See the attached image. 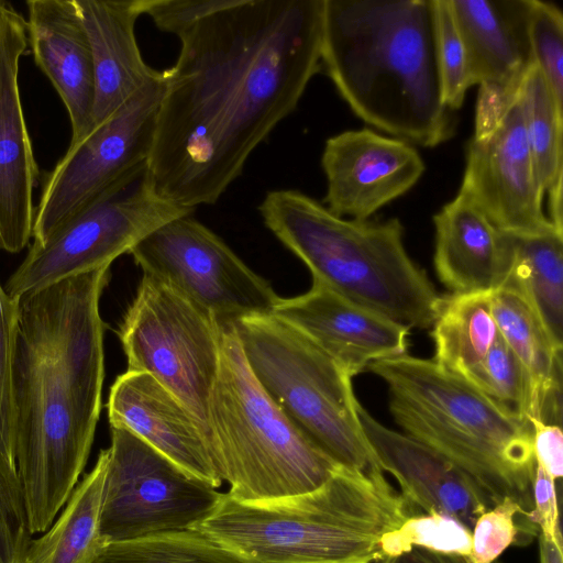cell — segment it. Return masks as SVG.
Segmentation results:
<instances>
[{"label": "cell", "mask_w": 563, "mask_h": 563, "mask_svg": "<svg viewBox=\"0 0 563 563\" xmlns=\"http://www.w3.org/2000/svg\"><path fill=\"white\" fill-rule=\"evenodd\" d=\"M128 371L152 375L198 422L210 453L209 400L220 361V325L208 311L143 274L119 327Z\"/></svg>", "instance_id": "obj_10"}, {"label": "cell", "mask_w": 563, "mask_h": 563, "mask_svg": "<svg viewBox=\"0 0 563 563\" xmlns=\"http://www.w3.org/2000/svg\"><path fill=\"white\" fill-rule=\"evenodd\" d=\"M195 210L161 198L144 162L109 185L44 241L33 242L3 287L19 301L68 277L111 265L161 225Z\"/></svg>", "instance_id": "obj_9"}, {"label": "cell", "mask_w": 563, "mask_h": 563, "mask_svg": "<svg viewBox=\"0 0 563 563\" xmlns=\"http://www.w3.org/2000/svg\"><path fill=\"white\" fill-rule=\"evenodd\" d=\"M233 0H144V14L157 29L178 36L195 22L221 10Z\"/></svg>", "instance_id": "obj_37"}, {"label": "cell", "mask_w": 563, "mask_h": 563, "mask_svg": "<svg viewBox=\"0 0 563 563\" xmlns=\"http://www.w3.org/2000/svg\"><path fill=\"white\" fill-rule=\"evenodd\" d=\"M459 192L509 235L558 231L543 211L520 90L488 132L470 140Z\"/></svg>", "instance_id": "obj_14"}, {"label": "cell", "mask_w": 563, "mask_h": 563, "mask_svg": "<svg viewBox=\"0 0 563 563\" xmlns=\"http://www.w3.org/2000/svg\"><path fill=\"white\" fill-rule=\"evenodd\" d=\"M95 563H245L194 530L106 543Z\"/></svg>", "instance_id": "obj_29"}, {"label": "cell", "mask_w": 563, "mask_h": 563, "mask_svg": "<svg viewBox=\"0 0 563 563\" xmlns=\"http://www.w3.org/2000/svg\"><path fill=\"white\" fill-rule=\"evenodd\" d=\"M233 324L254 378L309 441L341 466L384 474L358 420L352 377L328 353L274 313Z\"/></svg>", "instance_id": "obj_8"}, {"label": "cell", "mask_w": 563, "mask_h": 563, "mask_svg": "<svg viewBox=\"0 0 563 563\" xmlns=\"http://www.w3.org/2000/svg\"><path fill=\"white\" fill-rule=\"evenodd\" d=\"M490 294H451L444 297L431 327L433 361L463 379L486 357L499 335Z\"/></svg>", "instance_id": "obj_26"}, {"label": "cell", "mask_w": 563, "mask_h": 563, "mask_svg": "<svg viewBox=\"0 0 563 563\" xmlns=\"http://www.w3.org/2000/svg\"><path fill=\"white\" fill-rule=\"evenodd\" d=\"M464 380L527 421L528 385L525 372L500 333L486 357Z\"/></svg>", "instance_id": "obj_31"}, {"label": "cell", "mask_w": 563, "mask_h": 563, "mask_svg": "<svg viewBox=\"0 0 563 563\" xmlns=\"http://www.w3.org/2000/svg\"><path fill=\"white\" fill-rule=\"evenodd\" d=\"M32 537L16 464L0 452V563H24Z\"/></svg>", "instance_id": "obj_36"}, {"label": "cell", "mask_w": 563, "mask_h": 563, "mask_svg": "<svg viewBox=\"0 0 563 563\" xmlns=\"http://www.w3.org/2000/svg\"><path fill=\"white\" fill-rule=\"evenodd\" d=\"M367 369L386 384L389 412L404 434L454 464L489 508L510 498L532 510L529 422L433 360L406 354Z\"/></svg>", "instance_id": "obj_5"}, {"label": "cell", "mask_w": 563, "mask_h": 563, "mask_svg": "<svg viewBox=\"0 0 563 563\" xmlns=\"http://www.w3.org/2000/svg\"><path fill=\"white\" fill-rule=\"evenodd\" d=\"M165 84L162 70L159 78L137 91L85 139L69 145L44 175L34 210V243L44 241L109 185L148 161Z\"/></svg>", "instance_id": "obj_13"}, {"label": "cell", "mask_w": 563, "mask_h": 563, "mask_svg": "<svg viewBox=\"0 0 563 563\" xmlns=\"http://www.w3.org/2000/svg\"><path fill=\"white\" fill-rule=\"evenodd\" d=\"M529 35L534 66L563 109V14L551 2L532 0Z\"/></svg>", "instance_id": "obj_32"}, {"label": "cell", "mask_w": 563, "mask_h": 563, "mask_svg": "<svg viewBox=\"0 0 563 563\" xmlns=\"http://www.w3.org/2000/svg\"><path fill=\"white\" fill-rule=\"evenodd\" d=\"M89 41L95 73L93 129L162 76L141 55L135 23L144 0H74Z\"/></svg>", "instance_id": "obj_22"}, {"label": "cell", "mask_w": 563, "mask_h": 563, "mask_svg": "<svg viewBox=\"0 0 563 563\" xmlns=\"http://www.w3.org/2000/svg\"><path fill=\"white\" fill-rule=\"evenodd\" d=\"M460 33L471 85L519 92L534 65L529 20L532 0H448Z\"/></svg>", "instance_id": "obj_21"}, {"label": "cell", "mask_w": 563, "mask_h": 563, "mask_svg": "<svg viewBox=\"0 0 563 563\" xmlns=\"http://www.w3.org/2000/svg\"><path fill=\"white\" fill-rule=\"evenodd\" d=\"M27 43L34 62L60 97L70 122L69 145L93 130L91 49L74 0L26 1Z\"/></svg>", "instance_id": "obj_20"}, {"label": "cell", "mask_w": 563, "mask_h": 563, "mask_svg": "<svg viewBox=\"0 0 563 563\" xmlns=\"http://www.w3.org/2000/svg\"><path fill=\"white\" fill-rule=\"evenodd\" d=\"M108 449L76 485L53 525L31 540L24 563H95L106 544L100 533Z\"/></svg>", "instance_id": "obj_25"}, {"label": "cell", "mask_w": 563, "mask_h": 563, "mask_svg": "<svg viewBox=\"0 0 563 563\" xmlns=\"http://www.w3.org/2000/svg\"><path fill=\"white\" fill-rule=\"evenodd\" d=\"M498 331L518 358L527 379L526 420L558 412L561 416L562 350L552 341L540 317L511 282L490 294Z\"/></svg>", "instance_id": "obj_24"}, {"label": "cell", "mask_w": 563, "mask_h": 563, "mask_svg": "<svg viewBox=\"0 0 563 563\" xmlns=\"http://www.w3.org/2000/svg\"><path fill=\"white\" fill-rule=\"evenodd\" d=\"M533 508L525 516L539 528L540 533L562 548L555 481L536 463L532 483Z\"/></svg>", "instance_id": "obj_38"}, {"label": "cell", "mask_w": 563, "mask_h": 563, "mask_svg": "<svg viewBox=\"0 0 563 563\" xmlns=\"http://www.w3.org/2000/svg\"><path fill=\"white\" fill-rule=\"evenodd\" d=\"M379 547L383 559L400 556L412 548L468 556L472 530L457 519L432 510L408 517L397 529L380 538Z\"/></svg>", "instance_id": "obj_30"}, {"label": "cell", "mask_w": 563, "mask_h": 563, "mask_svg": "<svg viewBox=\"0 0 563 563\" xmlns=\"http://www.w3.org/2000/svg\"><path fill=\"white\" fill-rule=\"evenodd\" d=\"M129 254L143 274L208 311L218 323L271 314L280 298L269 282L192 214L161 225Z\"/></svg>", "instance_id": "obj_12"}, {"label": "cell", "mask_w": 563, "mask_h": 563, "mask_svg": "<svg viewBox=\"0 0 563 563\" xmlns=\"http://www.w3.org/2000/svg\"><path fill=\"white\" fill-rule=\"evenodd\" d=\"M19 317V301L0 284V452L15 464L13 363Z\"/></svg>", "instance_id": "obj_34"}, {"label": "cell", "mask_w": 563, "mask_h": 563, "mask_svg": "<svg viewBox=\"0 0 563 563\" xmlns=\"http://www.w3.org/2000/svg\"><path fill=\"white\" fill-rule=\"evenodd\" d=\"M375 563H395V558H385V559L375 561Z\"/></svg>", "instance_id": "obj_42"}, {"label": "cell", "mask_w": 563, "mask_h": 563, "mask_svg": "<svg viewBox=\"0 0 563 563\" xmlns=\"http://www.w3.org/2000/svg\"><path fill=\"white\" fill-rule=\"evenodd\" d=\"M357 416L380 468L397 479L413 515L435 510L472 530L477 518L490 509L477 488L444 456L385 427L360 402Z\"/></svg>", "instance_id": "obj_18"}, {"label": "cell", "mask_w": 563, "mask_h": 563, "mask_svg": "<svg viewBox=\"0 0 563 563\" xmlns=\"http://www.w3.org/2000/svg\"><path fill=\"white\" fill-rule=\"evenodd\" d=\"M273 313L307 334L352 378L374 362L408 354V327L316 279L307 292L279 298Z\"/></svg>", "instance_id": "obj_17"}, {"label": "cell", "mask_w": 563, "mask_h": 563, "mask_svg": "<svg viewBox=\"0 0 563 563\" xmlns=\"http://www.w3.org/2000/svg\"><path fill=\"white\" fill-rule=\"evenodd\" d=\"M435 274L451 294L493 292L509 275L514 236L496 228L464 195L433 217Z\"/></svg>", "instance_id": "obj_23"}, {"label": "cell", "mask_w": 563, "mask_h": 563, "mask_svg": "<svg viewBox=\"0 0 563 563\" xmlns=\"http://www.w3.org/2000/svg\"><path fill=\"white\" fill-rule=\"evenodd\" d=\"M395 563H472L467 556L443 554L421 548H412L409 552L395 558Z\"/></svg>", "instance_id": "obj_40"}, {"label": "cell", "mask_w": 563, "mask_h": 563, "mask_svg": "<svg viewBox=\"0 0 563 563\" xmlns=\"http://www.w3.org/2000/svg\"><path fill=\"white\" fill-rule=\"evenodd\" d=\"M536 463L556 481L563 475V433L560 424L540 419L529 421Z\"/></svg>", "instance_id": "obj_39"}, {"label": "cell", "mask_w": 563, "mask_h": 563, "mask_svg": "<svg viewBox=\"0 0 563 563\" xmlns=\"http://www.w3.org/2000/svg\"><path fill=\"white\" fill-rule=\"evenodd\" d=\"M220 325V361L209 400L210 457L228 494L263 501L311 492L341 466L309 441L254 378L234 324Z\"/></svg>", "instance_id": "obj_7"}, {"label": "cell", "mask_w": 563, "mask_h": 563, "mask_svg": "<svg viewBox=\"0 0 563 563\" xmlns=\"http://www.w3.org/2000/svg\"><path fill=\"white\" fill-rule=\"evenodd\" d=\"M258 210L312 279L409 329L433 325L444 297L407 253L398 218L345 219L297 189L268 191Z\"/></svg>", "instance_id": "obj_6"}, {"label": "cell", "mask_w": 563, "mask_h": 563, "mask_svg": "<svg viewBox=\"0 0 563 563\" xmlns=\"http://www.w3.org/2000/svg\"><path fill=\"white\" fill-rule=\"evenodd\" d=\"M520 93L525 126L540 189L548 197V218L563 233V109H560L549 87L533 65L527 73Z\"/></svg>", "instance_id": "obj_27"}, {"label": "cell", "mask_w": 563, "mask_h": 563, "mask_svg": "<svg viewBox=\"0 0 563 563\" xmlns=\"http://www.w3.org/2000/svg\"><path fill=\"white\" fill-rule=\"evenodd\" d=\"M539 537V556L540 563H563V550L554 542L543 537Z\"/></svg>", "instance_id": "obj_41"}, {"label": "cell", "mask_w": 563, "mask_h": 563, "mask_svg": "<svg viewBox=\"0 0 563 563\" xmlns=\"http://www.w3.org/2000/svg\"><path fill=\"white\" fill-rule=\"evenodd\" d=\"M518 515L525 516L526 512L510 498L503 499L483 512L472 529V550L467 556L470 561L493 563L508 547L521 541V533L528 539L540 533L530 522H517Z\"/></svg>", "instance_id": "obj_35"}, {"label": "cell", "mask_w": 563, "mask_h": 563, "mask_svg": "<svg viewBox=\"0 0 563 563\" xmlns=\"http://www.w3.org/2000/svg\"><path fill=\"white\" fill-rule=\"evenodd\" d=\"M327 179L324 206L339 217L367 220L404 196L421 178L426 165L409 142L368 128L329 137L321 156Z\"/></svg>", "instance_id": "obj_15"}, {"label": "cell", "mask_w": 563, "mask_h": 563, "mask_svg": "<svg viewBox=\"0 0 563 563\" xmlns=\"http://www.w3.org/2000/svg\"><path fill=\"white\" fill-rule=\"evenodd\" d=\"M506 279L528 299L554 344L562 350L563 233L514 236V261Z\"/></svg>", "instance_id": "obj_28"}, {"label": "cell", "mask_w": 563, "mask_h": 563, "mask_svg": "<svg viewBox=\"0 0 563 563\" xmlns=\"http://www.w3.org/2000/svg\"><path fill=\"white\" fill-rule=\"evenodd\" d=\"M221 494L129 430L111 427L100 515L104 543L190 530Z\"/></svg>", "instance_id": "obj_11"}, {"label": "cell", "mask_w": 563, "mask_h": 563, "mask_svg": "<svg viewBox=\"0 0 563 563\" xmlns=\"http://www.w3.org/2000/svg\"><path fill=\"white\" fill-rule=\"evenodd\" d=\"M27 45L24 16L11 3L0 9V250L12 254L32 239L40 178L19 88Z\"/></svg>", "instance_id": "obj_16"}, {"label": "cell", "mask_w": 563, "mask_h": 563, "mask_svg": "<svg viewBox=\"0 0 563 563\" xmlns=\"http://www.w3.org/2000/svg\"><path fill=\"white\" fill-rule=\"evenodd\" d=\"M324 0H233L181 32L147 161L157 195L213 205L320 70Z\"/></svg>", "instance_id": "obj_1"}, {"label": "cell", "mask_w": 563, "mask_h": 563, "mask_svg": "<svg viewBox=\"0 0 563 563\" xmlns=\"http://www.w3.org/2000/svg\"><path fill=\"white\" fill-rule=\"evenodd\" d=\"M321 66L365 123L424 147L451 137L433 0H324Z\"/></svg>", "instance_id": "obj_3"}, {"label": "cell", "mask_w": 563, "mask_h": 563, "mask_svg": "<svg viewBox=\"0 0 563 563\" xmlns=\"http://www.w3.org/2000/svg\"><path fill=\"white\" fill-rule=\"evenodd\" d=\"M435 54L443 99L448 109L457 110L472 87L464 46L448 0H433Z\"/></svg>", "instance_id": "obj_33"}, {"label": "cell", "mask_w": 563, "mask_h": 563, "mask_svg": "<svg viewBox=\"0 0 563 563\" xmlns=\"http://www.w3.org/2000/svg\"><path fill=\"white\" fill-rule=\"evenodd\" d=\"M107 408L111 427L129 430L188 474L220 487L198 422L152 375L128 369L119 375Z\"/></svg>", "instance_id": "obj_19"}, {"label": "cell", "mask_w": 563, "mask_h": 563, "mask_svg": "<svg viewBox=\"0 0 563 563\" xmlns=\"http://www.w3.org/2000/svg\"><path fill=\"white\" fill-rule=\"evenodd\" d=\"M413 516L384 474L340 466L320 487L296 496L243 501L228 493L190 530L245 563H371L380 538Z\"/></svg>", "instance_id": "obj_4"}, {"label": "cell", "mask_w": 563, "mask_h": 563, "mask_svg": "<svg viewBox=\"0 0 563 563\" xmlns=\"http://www.w3.org/2000/svg\"><path fill=\"white\" fill-rule=\"evenodd\" d=\"M110 266L19 300L15 462L32 536L53 525L90 454L104 379L99 302Z\"/></svg>", "instance_id": "obj_2"}]
</instances>
